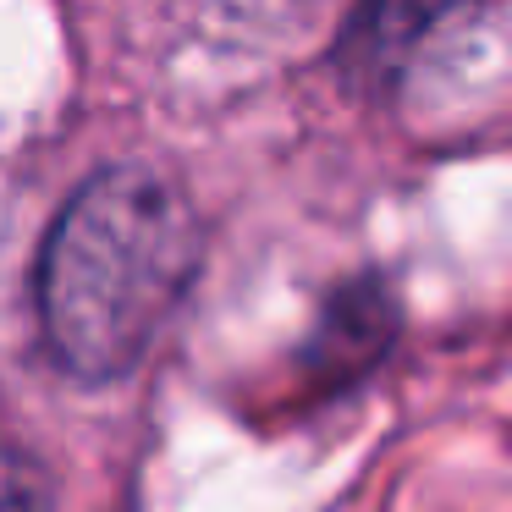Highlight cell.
I'll return each mask as SVG.
<instances>
[{
    "instance_id": "obj_4",
    "label": "cell",
    "mask_w": 512,
    "mask_h": 512,
    "mask_svg": "<svg viewBox=\"0 0 512 512\" xmlns=\"http://www.w3.org/2000/svg\"><path fill=\"white\" fill-rule=\"evenodd\" d=\"M0 496H6V512H56L50 474L34 463L28 446H12V452H6V485H0Z\"/></svg>"
},
{
    "instance_id": "obj_2",
    "label": "cell",
    "mask_w": 512,
    "mask_h": 512,
    "mask_svg": "<svg viewBox=\"0 0 512 512\" xmlns=\"http://www.w3.org/2000/svg\"><path fill=\"white\" fill-rule=\"evenodd\" d=\"M336 67L419 144L485 138L512 122V0H358Z\"/></svg>"
},
{
    "instance_id": "obj_1",
    "label": "cell",
    "mask_w": 512,
    "mask_h": 512,
    "mask_svg": "<svg viewBox=\"0 0 512 512\" xmlns=\"http://www.w3.org/2000/svg\"><path fill=\"white\" fill-rule=\"evenodd\" d=\"M204 265V221L177 177L111 160L56 210L34 259L39 347L72 386H116L149 358Z\"/></svg>"
},
{
    "instance_id": "obj_3",
    "label": "cell",
    "mask_w": 512,
    "mask_h": 512,
    "mask_svg": "<svg viewBox=\"0 0 512 512\" xmlns=\"http://www.w3.org/2000/svg\"><path fill=\"white\" fill-rule=\"evenodd\" d=\"M391 336H397V298L386 292V281L347 276L342 287L325 292L309 347L298 358L309 391H336L347 380H358L391 347Z\"/></svg>"
}]
</instances>
